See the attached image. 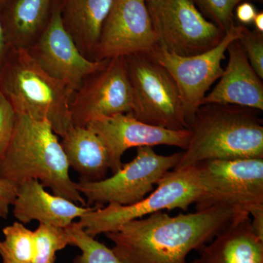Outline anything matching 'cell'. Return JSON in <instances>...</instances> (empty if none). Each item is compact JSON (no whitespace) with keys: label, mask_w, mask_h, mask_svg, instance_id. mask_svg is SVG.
<instances>
[{"label":"cell","mask_w":263,"mask_h":263,"mask_svg":"<svg viewBox=\"0 0 263 263\" xmlns=\"http://www.w3.org/2000/svg\"><path fill=\"white\" fill-rule=\"evenodd\" d=\"M243 212L230 206L174 216L158 212L127 221L105 235L122 263H188L192 251L210 243Z\"/></svg>","instance_id":"6da1fadb"},{"label":"cell","mask_w":263,"mask_h":263,"mask_svg":"<svg viewBox=\"0 0 263 263\" xmlns=\"http://www.w3.org/2000/svg\"><path fill=\"white\" fill-rule=\"evenodd\" d=\"M260 110L239 105H202L189 129L187 148L174 170L212 160L263 158Z\"/></svg>","instance_id":"7a4b0ae2"},{"label":"cell","mask_w":263,"mask_h":263,"mask_svg":"<svg viewBox=\"0 0 263 263\" xmlns=\"http://www.w3.org/2000/svg\"><path fill=\"white\" fill-rule=\"evenodd\" d=\"M68 162L58 136L51 126L16 114L14 131L0 161V179L13 184L38 180L53 194L81 205H87L69 174Z\"/></svg>","instance_id":"3957f363"},{"label":"cell","mask_w":263,"mask_h":263,"mask_svg":"<svg viewBox=\"0 0 263 263\" xmlns=\"http://www.w3.org/2000/svg\"><path fill=\"white\" fill-rule=\"evenodd\" d=\"M0 92L16 114L48 122L58 136L72 126V92L43 70L28 50H10L0 70Z\"/></svg>","instance_id":"277c9868"},{"label":"cell","mask_w":263,"mask_h":263,"mask_svg":"<svg viewBox=\"0 0 263 263\" xmlns=\"http://www.w3.org/2000/svg\"><path fill=\"white\" fill-rule=\"evenodd\" d=\"M153 193L140 201L128 205L109 203L96 207L79 218V222L87 234L94 237L114 231L134 219H141L164 210L179 209L186 212L196 203L202 189L195 166L168 171L157 183Z\"/></svg>","instance_id":"5b68a950"},{"label":"cell","mask_w":263,"mask_h":263,"mask_svg":"<svg viewBox=\"0 0 263 263\" xmlns=\"http://www.w3.org/2000/svg\"><path fill=\"white\" fill-rule=\"evenodd\" d=\"M133 95L130 114L151 125L189 129L182 99L176 81L151 53L124 57Z\"/></svg>","instance_id":"8992f818"},{"label":"cell","mask_w":263,"mask_h":263,"mask_svg":"<svg viewBox=\"0 0 263 263\" xmlns=\"http://www.w3.org/2000/svg\"><path fill=\"white\" fill-rule=\"evenodd\" d=\"M195 167L202 189L197 211L230 206L249 214L263 205V158L208 160Z\"/></svg>","instance_id":"52a82bcc"},{"label":"cell","mask_w":263,"mask_h":263,"mask_svg":"<svg viewBox=\"0 0 263 263\" xmlns=\"http://www.w3.org/2000/svg\"><path fill=\"white\" fill-rule=\"evenodd\" d=\"M181 156L182 152L160 155L152 147H138L135 158L123 164L113 176L96 181L80 179L76 187L89 205H131L152 193L162 176L176 167Z\"/></svg>","instance_id":"ba28073f"},{"label":"cell","mask_w":263,"mask_h":263,"mask_svg":"<svg viewBox=\"0 0 263 263\" xmlns=\"http://www.w3.org/2000/svg\"><path fill=\"white\" fill-rule=\"evenodd\" d=\"M146 5L159 46L169 53L181 57L204 53L226 35L190 0H150Z\"/></svg>","instance_id":"9c48e42d"},{"label":"cell","mask_w":263,"mask_h":263,"mask_svg":"<svg viewBox=\"0 0 263 263\" xmlns=\"http://www.w3.org/2000/svg\"><path fill=\"white\" fill-rule=\"evenodd\" d=\"M242 24L235 23L222 41L209 51L190 57L169 53L158 46L151 55L167 69L176 81L182 99L189 128L197 110L213 84L222 75L221 62L226 59L228 46L240 37Z\"/></svg>","instance_id":"30bf717a"},{"label":"cell","mask_w":263,"mask_h":263,"mask_svg":"<svg viewBox=\"0 0 263 263\" xmlns=\"http://www.w3.org/2000/svg\"><path fill=\"white\" fill-rule=\"evenodd\" d=\"M133 95L124 57L110 59L83 81L72 95V126L86 127L100 118L130 113Z\"/></svg>","instance_id":"8fae6325"},{"label":"cell","mask_w":263,"mask_h":263,"mask_svg":"<svg viewBox=\"0 0 263 263\" xmlns=\"http://www.w3.org/2000/svg\"><path fill=\"white\" fill-rule=\"evenodd\" d=\"M158 46L146 0H114L102 26L92 60L151 53Z\"/></svg>","instance_id":"7c38bea8"},{"label":"cell","mask_w":263,"mask_h":263,"mask_svg":"<svg viewBox=\"0 0 263 263\" xmlns=\"http://www.w3.org/2000/svg\"><path fill=\"white\" fill-rule=\"evenodd\" d=\"M38 65L72 94L90 74L103 67L108 60L94 61L85 57L62 22L58 1L54 0L46 28L28 49Z\"/></svg>","instance_id":"4fadbf2b"},{"label":"cell","mask_w":263,"mask_h":263,"mask_svg":"<svg viewBox=\"0 0 263 263\" xmlns=\"http://www.w3.org/2000/svg\"><path fill=\"white\" fill-rule=\"evenodd\" d=\"M87 127L98 135L106 147L113 174L122 167V156L129 148L165 145L185 150L191 137L190 129L173 130L151 125L130 113L100 118L90 122Z\"/></svg>","instance_id":"5bb4252c"},{"label":"cell","mask_w":263,"mask_h":263,"mask_svg":"<svg viewBox=\"0 0 263 263\" xmlns=\"http://www.w3.org/2000/svg\"><path fill=\"white\" fill-rule=\"evenodd\" d=\"M229 60L219 81L202 105L209 103L239 105L262 111L263 82L249 63L238 40L228 46Z\"/></svg>","instance_id":"9a60e30c"},{"label":"cell","mask_w":263,"mask_h":263,"mask_svg":"<svg viewBox=\"0 0 263 263\" xmlns=\"http://www.w3.org/2000/svg\"><path fill=\"white\" fill-rule=\"evenodd\" d=\"M12 205L13 215L22 224L37 220L42 224L65 228L93 208L51 195L36 179H29L18 185Z\"/></svg>","instance_id":"2e32d148"},{"label":"cell","mask_w":263,"mask_h":263,"mask_svg":"<svg viewBox=\"0 0 263 263\" xmlns=\"http://www.w3.org/2000/svg\"><path fill=\"white\" fill-rule=\"evenodd\" d=\"M198 252L191 263H263V240L252 231L247 212L237 216Z\"/></svg>","instance_id":"e0dca14e"},{"label":"cell","mask_w":263,"mask_h":263,"mask_svg":"<svg viewBox=\"0 0 263 263\" xmlns=\"http://www.w3.org/2000/svg\"><path fill=\"white\" fill-rule=\"evenodd\" d=\"M62 22L79 51L92 60L100 30L114 0H57Z\"/></svg>","instance_id":"ac0fdd59"},{"label":"cell","mask_w":263,"mask_h":263,"mask_svg":"<svg viewBox=\"0 0 263 263\" xmlns=\"http://www.w3.org/2000/svg\"><path fill=\"white\" fill-rule=\"evenodd\" d=\"M62 148L69 166L81 179L96 181L105 179L110 170L108 150L89 127L72 126L62 137Z\"/></svg>","instance_id":"d6986e66"},{"label":"cell","mask_w":263,"mask_h":263,"mask_svg":"<svg viewBox=\"0 0 263 263\" xmlns=\"http://www.w3.org/2000/svg\"><path fill=\"white\" fill-rule=\"evenodd\" d=\"M54 0H14L9 14L1 18L11 49H27L47 25Z\"/></svg>","instance_id":"ffe728a7"},{"label":"cell","mask_w":263,"mask_h":263,"mask_svg":"<svg viewBox=\"0 0 263 263\" xmlns=\"http://www.w3.org/2000/svg\"><path fill=\"white\" fill-rule=\"evenodd\" d=\"M66 230L70 235V245L81 251L73 263H122L112 249L87 234L79 221L72 222Z\"/></svg>","instance_id":"44dd1931"},{"label":"cell","mask_w":263,"mask_h":263,"mask_svg":"<svg viewBox=\"0 0 263 263\" xmlns=\"http://www.w3.org/2000/svg\"><path fill=\"white\" fill-rule=\"evenodd\" d=\"M68 245L70 238L66 228L40 223L34 231L32 263H55L57 252Z\"/></svg>","instance_id":"7402d4cb"},{"label":"cell","mask_w":263,"mask_h":263,"mask_svg":"<svg viewBox=\"0 0 263 263\" xmlns=\"http://www.w3.org/2000/svg\"><path fill=\"white\" fill-rule=\"evenodd\" d=\"M5 240L3 247L19 262L32 263L34 257V231L24 224L15 221L3 230Z\"/></svg>","instance_id":"603a6c76"},{"label":"cell","mask_w":263,"mask_h":263,"mask_svg":"<svg viewBox=\"0 0 263 263\" xmlns=\"http://www.w3.org/2000/svg\"><path fill=\"white\" fill-rule=\"evenodd\" d=\"M209 22L227 33L235 24L237 5L246 0H190Z\"/></svg>","instance_id":"cb8c5ba5"},{"label":"cell","mask_w":263,"mask_h":263,"mask_svg":"<svg viewBox=\"0 0 263 263\" xmlns=\"http://www.w3.org/2000/svg\"><path fill=\"white\" fill-rule=\"evenodd\" d=\"M252 68L263 79V33L242 25V33L238 39Z\"/></svg>","instance_id":"d4e9b609"},{"label":"cell","mask_w":263,"mask_h":263,"mask_svg":"<svg viewBox=\"0 0 263 263\" xmlns=\"http://www.w3.org/2000/svg\"><path fill=\"white\" fill-rule=\"evenodd\" d=\"M16 113L10 102L0 92V161L4 157L14 131Z\"/></svg>","instance_id":"484cf974"},{"label":"cell","mask_w":263,"mask_h":263,"mask_svg":"<svg viewBox=\"0 0 263 263\" xmlns=\"http://www.w3.org/2000/svg\"><path fill=\"white\" fill-rule=\"evenodd\" d=\"M16 185L0 179V217L7 219L9 214L10 206L16 196Z\"/></svg>","instance_id":"4316f807"},{"label":"cell","mask_w":263,"mask_h":263,"mask_svg":"<svg viewBox=\"0 0 263 263\" xmlns=\"http://www.w3.org/2000/svg\"><path fill=\"white\" fill-rule=\"evenodd\" d=\"M257 13L255 6L249 2L245 1L237 5L234 11V16L238 24L247 26L253 23Z\"/></svg>","instance_id":"83f0119b"},{"label":"cell","mask_w":263,"mask_h":263,"mask_svg":"<svg viewBox=\"0 0 263 263\" xmlns=\"http://www.w3.org/2000/svg\"><path fill=\"white\" fill-rule=\"evenodd\" d=\"M251 226L254 235L263 240V205L254 208L250 212Z\"/></svg>","instance_id":"f1b7e54d"},{"label":"cell","mask_w":263,"mask_h":263,"mask_svg":"<svg viewBox=\"0 0 263 263\" xmlns=\"http://www.w3.org/2000/svg\"><path fill=\"white\" fill-rule=\"evenodd\" d=\"M10 48L8 41H7L6 35L3 27V22L0 18V70L2 67L4 65L7 57L9 54Z\"/></svg>","instance_id":"f546056e"},{"label":"cell","mask_w":263,"mask_h":263,"mask_svg":"<svg viewBox=\"0 0 263 263\" xmlns=\"http://www.w3.org/2000/svg\"><path fill=\"white\" fill-rule=\"evenodd\" d=\"M0 256H1L3 263H22L15 260V259L7 252L6 249L3 247L1 240H0Z\"/></svg>","instance_id":"4dcf8cb0"},{"label":"cell","mask_w":263,"mask_h":263,"mask_svg":"<svg viewBox=\"0 0 263 263\" xmlns=\"http://www.w3.org/2000/svg\"><path fill=\"white\" fill-rule=\"evenodd\" d=\"M253 24L256 30L263 33V13L262 11L257 12L255 18L254 19Z\"/></svg>","instance_id":"1f68e13d"},{"label":"cell","mask_w":263,"mask_h":263,"mask_svg":"<svg viewBox=\"0 0 263 263\" xmlns=\"http://www.w3.org/2000/svg\"><path fill=\"white\" fill-rule=\"evenodd\" d=\"M252 1L256 2V3H260V4H262L263 0H252Z\"/></svg>","instance_id":"d6a6232c"},{"label":"cell","mask_w":263,"mask_h":263,"mask_svg":"<svg viewBox=\"0 0 263 263\" xmlns=\"http://www.w3.org/2000/svg\"><path fill=\"white\" fill-rule=\"evenodd\" d=\"M8 1H10V0H0V3H5Z\"/></svg>","instance_id":"836d02e7"},{"label":"cell","mask_w":263,"mask_h":263,"mask_svg":"<svg viewBox=\"0 0 263 263\" xmlns=\"http://www.w3.org/2000/svg\"><path fill=\"white\" fill-rule=\"evenodd\" d=\"M147 1H150V0H146V2H147Z\"/></svg>","instance_id":"e575fe53"}]
</instances>
